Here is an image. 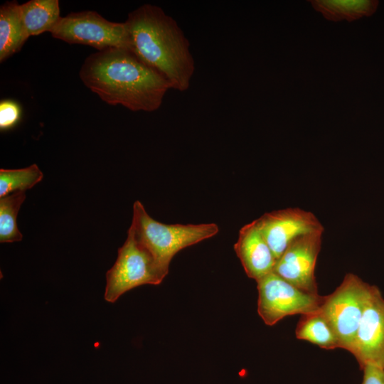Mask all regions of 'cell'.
I'll return each instance as SVG.
<instances>
[{
  "mask_svg": "<svg viewBox=\"0 0 384 384\" xmlns=\"http://www.w3.org/2000/svg\"><path fill=\"white\" fill-rule=\"evenodd\" d=\"M139 243L150 254L165 277L174 255L180 250L215 235V223L165 224L152 218L139 201L133 205L130 226Z\"/></svg>",
  "mask_w": 384,
  "mask_h": 384,
  "instance_id": "3957f363",
  "label": "cell"
},
{
  "mask_svg": "<svg viewBox=\"0 0 384 384\" xmlns=\"http://www.w3.org/2000/svg\"><path fill=\"white\" fill-rule=\"evenodd\" d=\"M255 220L277 260L296 238L324 230L313 213L299 208L266 213Z\"/></svg>",
  "mask_w": 384,
  "mask_h": 384,
  "instance_id": "ba28073f",
  "label": "cell"
},
{
  "mask_svg": "<svg viewBox=\"0 0 384 384\" xmlns=\"http://www.w3.org/2000/svg\"><path fill=\"white\" fill-rule=\"evenodd\" d=\"M20 10L29 37L50 32L61 17L58 0H31L20 4Z\"/></svg>",
  "mask_w": 384,
  "mask_h": 384,
  "instance_id": "4fadbf2b",
  "label": "cell"
},
{
  "mask_svg": "<svg viewBox=\"0 0 384 384\" xmlns=\"http://www.w3.org/2000/svg\"><path fill=\"white\" fill-rule=\"evenodd\" d=\"M257 283L258 314L268 326L274 325L287 316L316 312L324 298L299 289L274 272Z\"/></svg>",
  "mask_w": 384,
  "mask_h": 384,
  "instance_id": "52a82bcc",
  "label": "cell"
},
{
  "mask_svg": "<svg viewBox=\"0 0 384 384\" xmlns=\"http://www.w3.org/2000/svg\"><path fill=\"white\" fill-rule=\"evenodd\" d=\"M362 370L363 376L361 384H384V368L368 365Z\"/></svg>",
  "mask_w": 384,
  "mask_h": 384,
  "instance_id": "d6986e66",
  "label": "cell"
},
{
  "mask_svg": "<svg viewBox=\"0 0 384 384\" xmlns=\"http://www.w3.org/2000/svg\"><path fill=\"white\" fill-rule=\"evenodd\" d=\"M80 78L102 100L133 112H154L161 105L169 82L130 50L111 48L89 55Z\"/></svg>",
  "mask_w": 384,
  "mask_h": 384,
  "instance_id": "6da1fadb",
  "label": "cell"
},
{
  "mask_svg": "<svg viewBox=\"0 0 384 384\" xmlns=\"http://www.w3.org/2000/svg\"><path fill=\"white\" fill-rule=\"evenodd\" d=\"M164 277L129 227L114 265L106 274L105 299L113 303L126 292L143 284L158 285Z\"/></svg>",
  "mask_w": 384,
  "mask_h": 384,
  "instance_id": "5b68a950",
  "label": "cell"
},
{
  "mask_svg": "<svg viewBox=\"0 0 384 384\" xmlns=\"http://www.w3.org/2000/svg\"><path fill=\"white\" fill-rule=\"evenodd\" d=\"M296 337L331 350L339 348L338 338L332 328L319 312L301 316L295 329Z\"/></svg>",
  "mask_w": 384,
  "mask_h": 384,
  "instance_id": "9a60e30c",
  "label": "cell"
},
{
  "mask_svg": "<svg viewBox=\"0 0 384 384\" xmlns=\"http://www.w3.org/2000/svg\"><path fill=\"white\" fill-rule=\"evenodd\" d=\"M50 33L55 38L71 44L90 46L99 51L111 48L128 50L125 22L110 21L92 11L60 17Z\"/></svg>",
  "mask_w": 384,
  "mask_h": 384,
  "instance_id": "8992f818",
  "label": "cell"
},
{
  "mask_svg": "<svg viewBox=\"0 0 384 384\" xmlns=\"http://www.w3.org/2000/svg\"><path fill=\"white\" fill-rule=\"evenodd\" d=\"M128 50L170 84L184 92L191 84L195 62L190 43L177 22L159 6L145 4L124 21Z\"/></svg>",
  "mask_w": 384,
  "mask_h": 384,
  "instance_id": "7a4b0ae2",
  "label": "cell"
},
{
  "mask_svg": "<svg viewBox=\"0 0 384 384\" xmlns=\"http://www.w3.org/2000/svg\"><path fill=\"white\" fill-rule=\"evenodd\" d=\"M21 117L19 105L12 100H2L0 103V128L1 130L12 128Z\"/></svg>",
  "mask_w": 384,
  "mask_h": 384,
  "instance_id": "ac0fdd59",
  "label": "cell"
},
{
  "mask_svg": "<svg viewBox=\"0 0 384 384\" xmlns=\"http://www.w3.org/2000/svg\"><path fill=\"white\" fill-rule=\"evenodd\" d=\"M314 9L328 20L339 21H355L363 16H370L378 8L375 0H312L309 1Z\"/></svg>",
  "mask_w": 384,
  "mask_h": 384,
  "instance_id": "5bb4252c",
  "label": "cell"
},
{
  "mask_svg": "<svg viewBox=\"0 0 384 384\" xmlns=\"http://www.w3.org/2000/svg\"><path fill=\"white\" fill-rule=\"evenodd\" d=\"M234 250L250 278L257 282L273 272L277 259L255 220L240 230Z\"/></svg>",
  "mask_w": 384,
  "mask_h": 384,
  "instance_id": "8fae6325",
  "label": "cell"
},
{
  "mask_svg": "<svg viewBox=\"0 0 384 384\" xmlns=\"http://www.w3.org/2000/svg\"><path fill=\"white\" fill-rule=\"evenodd\" d=\"M43 178V172L33 164L19 169H0V198L17 191H26Z\"/></svg>",
  "mask_w": 384,
  "mask_h": 384,
  "instance_id": "e0dca14e",
  "label": "cell"
},
{
  "mask_svg": "<svg viewBox=\"0 0 384 384\" xmlns=\"http://www.w3.org/2000/svg\"><path fill=\"white\" fill-rule=\"evenodd\" d=\"M372 287L348 273L331 294L324 296L318 311L334 331L339 348L351 351Z\"/></svg>",
  "mask_w": 384,
  "mask_h": 384,
  "instance_id": "277c9868",
  "label": "cell"
},
{
  "mask_svg": "<svg viewBox=\"0 0 384 384\" xmlns=\"http://www.w3.org/2000/svg\"><path fill=\"white\" fill-rule=\"evenodd\" d=\"M29 38L23 26L20 4L7 1L0 7V61L19 51Z\"/></svg>",
  "mask_w": 384,
  "mask_h": 384,
  "instance_id": "7c38bea8",
  "label": "cell"
},
{
  "mask_svg": "<svg viewBox=\"0 0 384 384\" xmlns=\"http://www.w3.org/2000/svg\"><path fill=\"white\" fill-rule=\"evenodd\" d=\"M26 199V192L17 191L0 198V242L21 241L23 235L19 231L16 218L21 206Z\"/></svg>",
  "mask_w": 384,
  "mask_h": 384,
  "instance_id": "2e32d148",
  "label": "cell"
},
{
  "mask_svg": "<svg viewBox=\"0 0 384 384\" xmlns=\"http://www.w3.org/2000/svg\"><path fill=\"white\" fill-rule=\"evenodd\" d=\"M324 232L299 236L277 260L273 272L299 289L319 294L315 266Z\"/></svg>",
  "mask_w": 384,
  "mask_h": 384,
  "instance_id": "9c48e42d",
  "label": "cell"
},
{
  "mask_svg": "<svg viewBox=\"0 0 384 384\" xmlns=\"http://www.w3.org/2000/svg\"><path fill=\"white\" fill-rule=\"evenodd\" d=\"M362 370L371 365L384 368V298L373 285L350 351Z\"/></svg>",
  "mask_w": 384,
  "mask_h": 384,
  "instance_id": "30bf717a",
  "label": "cell"
}]
</instances>
